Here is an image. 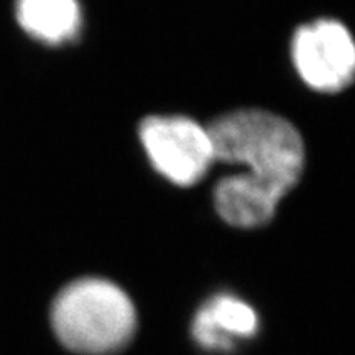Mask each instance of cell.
<instances>
[{"mask_svg": "<svg viewBox=\"0 0 355 355\" xmlns=\"http://www.w3.org/2000/svg\"><path fill=\"white\" fill-rule=\"evenodd\" d=\"M207 128L216 162L245 168L217 181V214L239 229L268 224L304 171L306 150L300 130L288 119L261 109L227 112Z\"/></svg>", "mask_w": 355, "mask_h": 355, "instance_id": "obj_1", "label": "cell"}, {"mask_svg": "<svg viewBox=\"0 0 355 355\" xmlns=\"http://www.w3.org/2000/svg\"><path fill=\"white\" fill-rule=\"evenodd\" d=\"M139 137L155 171L176 186L198 184L216 163L209 128L184 115H150Z\"/></svg>", "mask_w": 355, "mask_h": 355, "instance_id": "obj_3", "label": "cell"}, {"mask_svg": "<svg viewBox=\"0 0 355 355\" xmlns=\"http://www.w3.org/2000/svg\"><path fill=\"white\" fill-rule=\"evenodd\" d=\"M291 60L309 89L337 94L355 83V37L340 20L318 19L293 35Z\"/></svg>", "mask_w": 355, "mask_h": 355, "instance_id": "obj_4", "label": "cell"}, {"mask_svg": "<svg viewBox=\"0 0 355 355\" xmlns=\"http://www.w3.org/2000/svg\"><path fill=\"white\" fill-rule=\"evenodd\" d=\"M259 327V314L247 301L230 293H219L198 309L191 332L199 347L225 354L255 337Z\"/></svg>", "mask_w": 355, "mask_h": 355, "instance_id": "obj_5", "label": "cell"}, {"mask_svg": "<svg viewBox=\"0 0 355 355\" xmlns=\"http://www.w3.org/2000/svg\"><path fill=\"white\" fill-rule=\"evenodd\" d=\"M15 17L26 35L50 46L73 42L83 25L78 0H17Z\"/></svg>", "mask_w": 355, "mask_h": 355, "instance_id": "obj_6", "label": "cell"}, {"mask_svg": "<svg viewBox=\"0 0 355 355\" xmlns=\"http://www.w3.org/2000/svg\"><path fill=\"white\" fill-rule=\"evenodd\" d=\"M53 329L64 347L84 355H107L130 343L137 327L132 300L107 279L83 278L56 296Z\"/></svg>", "mask_w": 355, "mask_h": 355, "instance_id": "obj_2", "label": "cell"}]
</instances>
